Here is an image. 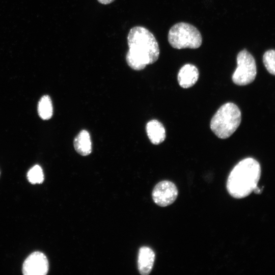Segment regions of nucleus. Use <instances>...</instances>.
I'll return each instance as SVG.
<instances>
[{
    "label": "nucleus",
    "mask_w": 275,
    "mask_h": 275,
    "mask_svg": "<svg viewBox=\"0 0 275 275\" xmlns=\"http://www.w3.org/2000/svg\"><path fill=\"white\" fill-rule=\"evenodd\" d=\"M127 44L129 50L126 61L133 70H143L146 65L154 63L158 59V42L152 33L143 26H136L130 30Z\"/></svg>",
    "instance_id": "1"
},
{
    "label": "nucleus",
    "mask_w": 275,
    "mask_h": 275,
    "mask_svg": "<svg viewBox=\"0 0 275 275\" xmlns=\"http://www.w3.org/2000/svg\"><path fill=\"white\" fill-rule=\"evenodd\" d=\"M260 175L259 163L253 158H245L230 172L227 182V190L235 198L246 197L257 186Z\"/></svg>",
    "instance_id": "2"
},
{
    "label": "nucleus",
    "mask_w": 275,
    "mask_h": 275,
    "mask_svg": "<svg viewBox=\"0 0 275 275\" xmlns=\"http://www.w3.org/2000/svg\"><path fill=\"white\" fill-rule=\"evenodd\" d=\"M241 112L233 103L228 102L222 105L210 122V128L219 138L230 137L237 129L241 122Z\"/></svg>",
    "instance_id": "3"
},
{
    "label": "nucleus",
    "mask_w": 275,
    "mask_h": 275,
    "mask_svg": "<svg viewBox=\"0 0 275 275\" xmlns=\"http://www.w3.org/2000/svg\"><path fill=\"white\" fill-rule=\"evenodd\" d=\"M171 46L176 49H196L202 44V37L199 31L194 25L185 23L175 24L168 35Z\"/></svg>",
    "instance_id": "4"
},
{
    "label": "nucleus",
    "mask_w": 275,
    "mask_h": 275,
    "mask_svg": "<svg viewBox=\"0 0 275 275\" xmlns=\"http://www.w3.org/2000/svg\"><path fill=\"white\" fill-rule=\"evenodd\" d=\"M237 67L232 74V80L239 86H245L254 81L257 74L256 62L253 56L245 49L237 56Z\"/></svg>",
    "instance_id": "5"
},
{
    "label": "nucleus",
    "mask_w": 275,
    "mask_h": 275,
    "mask_svg": "<svg viewBox=\"0 0 275 275\" xmlns=\"http://www.w3.org/2000/svg\"><path fill=\"white\" fill-rule=\"evenodd\" d=\"M48 270V259L40 251L31 253L23 261L21 268L23 275H46Z\"/></svg>",
    "instance_id": "6"
},
{
    "label": "nucleus",
    "mask_w": 275,
    "mask_h": 275,
    "mask_svg": "<svg viewBox=\"0 0 275 275\" xmlns=\"http://www.w3.org/2000/svg\"><path fill=\"white\" fill-rule=\"evenodd\" d=\"M178 189L171 181L164 180L158 183L154 187L152 196L155 203L161 207L172 204L178 196Z\"/></svg>",
    "instance_id": "7"
},
{
    "label": "nucleus",
    "mask_w": 275,
    "mask_h": 275,
    "mask_svg": "<svg viewBox=\"0 0 275 275\" xmlns=\"http://www.w3.org/2000/svg\"><path fill=\"white\" fill-rule=\"evenodd\" d=\"M199 76L198 68L194 65L186 64L179 70L178 74V81L183 88L193 86L197 81Z\"/></svg>",
    "instance_id": "8"
},
{
    "label": "nucleus",
    "mask_w": 275,
    "mask_h": 275,
    "mask_svg": "<svg viewBox=\"0 0 275 275\" xmlns=\"http://www.w3.org/2000/svg\"><path fill=\"white\" fill-rule=\"evenodd\" d=\"M155 257V253L151 248L143 246L140 249L138 266L141 274L147 275L150 273L154 265Z\"/></svg>",
    "instance_id": "9"
},
{
    "label": "nucleus",
    "mask_w": 275,
    "mask_h": 275,
    "mask_svg": "<svg viewBox=\"0 0 275 275\" xmlns=\"http://www.w3.org/2000/svg\"><path fill=\"white\" fill-rule=\"evenodd\" d=\"M146 131L151 142L158 145L166 139V131L162 124L156 120L149 121L146 125Z\"/></svg>",
    "instance_id": "10"
},
{
    "label": "nucleus",
    "mask_w": 275,
    "mask_h": 275,
    "mask_svg": "<svg viewBox=\"0 0 275 275\" xmlns=\"http://www.w3.org/2000/svg\"><path fill=\"white\" fill-rule=\"evenodd\" d=\"M74 147L76 151L82 156L89 155L92 151V143L88 131L82 130L74 140Z\"/></svg>",
    "instance_id": "11"
},
{
    "label": "nucleus",
    "mask_w": 275,
    "mask_h": 275,
    "mask_svg": "<svg viewBox=\"0 0 275 275\" xmlns=\"http://www.w3.org/2000/svg\"><path fill=\"white\" fill-rule=\"evenodd\" d=\"M38 113L43 120L50 119L53 114V107L51 100L48 95H44L40 99L38 104Z\"/></svg>",
    "instance_id": "12"
},
{
    "label": "nucleus",
    "mask_w": 275,
    "mask_h": 275,
    "mask_svg": "<svg viewBox=\"0 0 275 275\" xmlns=\"http://www.w3.org/2000/svg\"><path fill=\"white\" fill-rule=\"evenodd\" d=\"M26 177L32 184H41L44 180V176L42 168L35 164L28 171Z\"/></svg>",
    "instance_id": "13"
},
{
    "label": "nucleus",
    "mask_w": 275,
    "mask_h": 275,
    "mask_svg": "<svg viewBox=\"0 0 275 275\" xmlns=\"http://www.w3.org/2000/svg\"><path fill=\"white\" fill-rule=\"evenodd\" d=\"M263 62L267 70L275 75V50L266 51L263 56Z\"/></svg>",
    "instance_id": "14"
},
{
    "label": "nucleus",
    "mask_w": 275,
    "mask_h": 275,
    "mask_svg": "<svg viewBox=\"0 0 275 275\" xmlns=\"http://www.w3.org/2000/svg\"><path fill=\"white\" fill-rule=\"evenodd\" d=\"M99 3L103 5H107L113 2L115 0H97Z\"/></svg>",
    "instance_id": "15"
},
{
    "label": "nucleus",
    "mask_w": 275,
    "mask_h": 275,
    "mask_svg": "<svg viewBox=\"0 0 275 275\" xmlns=\"http://www.w3.org/2000/svg\"><path fill=\"white\" fill-rule=\"evenodd\" d=\"M1 170H0V177H1Z\"/></svg>",
    "instance_id": "16"
}]
</instances>
